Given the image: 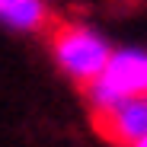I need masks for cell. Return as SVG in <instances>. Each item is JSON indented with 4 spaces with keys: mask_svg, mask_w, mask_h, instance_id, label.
<instances>
[{
    "mask_svg": "<svg viewBox=\"0 0 147 147\" xmlns=\"http://www.w3.org/2000/svg\"><path fill=\"white\" fill-rule=\"evenodd\" d=\"M48 51H51L55 67L70 83L86 86L106 67L112 55V42L90 22H61L48 35Z\"/></svg>",
    "mask_w": 147,
    "mask_h": 147,
    "instance_id": "1",
    "label": "cell"
},
{
    "mask_svg": "<svg viewBox=\"0 0 147 147\" xmlns=\"http://www.w3.org/2000/svg\"><path fill=\"white\" fill-rule=\"evenodd\" d=\"M138 147H147V134H144V138H141V144H138Z\"/></svg>",
    "mask_w": 147,
    "mask_h": 147,
    "instance_id": "5",
    "label": "cell"
},
{
    "mask_svg": "<svg viewBox=\"0 0 147 147\" xmlns=\"http://www.w3.org/2000/svg\"><path fill=\"white\" fill-rule=\"evenodd\" d=\"M51 22V3L48 0H0V26L19 32V35H35L48 29Z\"/></svg>",
    "mask_w": 147,
    "mask_h": 147,
    "instance_id": "4",
    "label": "cell"
},
{
    "mask_svg": "<svg viewBox=\"0 0 147 147\" xmlns=\"http://www.w3.org/2000/svg\"><path fill=\"white\" fill-rule=\"evenodd\" d=\"M93 125L99 131V138L109 141V144L138 147L141 138L147 134V93L118 99L109 112L93 115Z\"/></svg>",
    "mask_w": 147,
    "mask_h": 147,
    "instance_id": "3",
    "label": "cell"
},
{
    "mask_svg": "<svg viewBox=\"0 0 147 147\" xmlns=\"http://www.w3.org/2000/svg\"><path fill=\"white\" fill-rule=\"evenodd\" d=\"M141 93H147V48H141V45L112 48V55H109L106 67L99 70V77H93L83 86L86 106H90L93 115H102L118 99L141 96Z\"/></svg>",
    "mask_w": 147,
    "mask_h": 147,
    "instance_id": "2",
    "label": "cell"
}]
</instances>
